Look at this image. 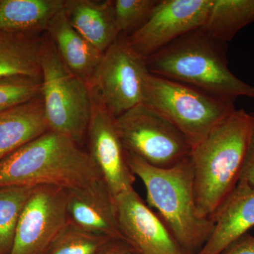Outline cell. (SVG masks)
Returning a JSON list of instances; mask_svg holds the SVG:
<instances>
[{"label": "cell", "mask_w": 254, "mask_h": 254, "mask_svg": "<svg viewBox=\"0 0 254 254\" xmlns=\"http://www.w3.org/2000/svg\"><path fill=\"white\" fill-rule=\"evenodd\" d=\"M252 122L250 113L236 109L191 148L189 158L200 218L213 221L238 185Z\"/></svg>", "instance_id": "obj_1"}, {"label": "cell", "mask_w": 254, "mask_h": 254, "mask_svg": "<svg viewBox=\"0 0 254 254\" xmlns=\"http://www.w3.org/2000/svg\"><path fill=\"white\" fill-rule=\"evenodd\" d=\"M100 179L88 151L68 137L52 131L0 160V187L53 185L69 190Z\"/></svg>", "instance_id": "obj_2"}, {"label": "cell", "mask_w": 254, "mask_h": 254, "mask_svg": "<svg viewBox=\"0 0 254 254\" xmlns=\"http://www.w3.org/2000/svg\"><path fill=\"white\" fill-rule=\"evenodd\" d=\"M126 153L132 173L145 186L149 206L158 210L184 254H198L211 235L214 222L198 216L190 158L162 169Z\"/></svg>", "instance_id": "obj_3"}, {"label": "cell", "mask_w": 254, "mask_h": 254, "mask_svg": "<svg viewBox=\"0 0 254 254\" xmlns=\"http://www.w3.org/2000/svg\"><path fill=\"white\" fill-rule=\"evenodd\" d=\"M227 44L201 28L187 33L146 59L153 74L186 83L223 98H254V86L242 81L228 67Z\"/></svg>", "instance_id": "obj_4"}, {"label": "cell", "mask_w": 254, "mask_h": 254, "mask_svg": "<svg viewBox=\"0 0 254 254\" xmlns=\"http://www.w3.org/2000/svg\"><path fill=\"white\" fill-rule=\"evenodd\" d=\"M235 101L150 71L145 77L143 104L178 128L191 148L236 110Z\"/></svg>", "instance_id": "obj_5"}, {"label": "cell", "mask_w": 254, "mask_h": 254, "mask_svg": "<svg viewBox=\"0 0 254 254\" xmlns=\"http://www.w3.org/2000/svg\"><path fill=\"white\" fill-rule=\"evenodd\" d=\"M40 64L41 95L50 131L82 146L91 116V88L65 66L48 36L43 38Z\"/></svg>", "instance_id": "obj_6"}, {"label": "cell", "mask_w": 254, "mask_h": 254, "mask_svg": "<svg viewBox=\"0 0 254 254\" xmlns=\"http://www.w3.org/2000/svg\"><path fill=\"white\" fill-rule=\"evenodd\" d=\"M125 150L155 168H171L190 156L191 146L178 128L148 105L115 118Z\"/></svg>", "instance_id": "obj_7"}, {"label": "cell", "mask_w": 254, "mask_h": 254, "mask_svg": "<svg viewBox=\"0 0 254 254\" xmlns=\"http://www.w3.org/2000/svg\"><path fill=\"white\" fill-rule=\"evenodd\" d=\"M148 72L146 60L120 35L104 53L90 88L117 118L143 103Z\"/></svg>", "instance_id": "obj_8"}, {"label": "cell", "mask_w": 254, "mask_h": 254, "mask_svg": "<svg viewBox=\"0 0 254 254\" xmlns=\"http://www.w3.org/2000/svg\"><path fill=\"white\" fill-rule=\"evenodd\" d=\"M67 190L34 187L18 220L9 254H46L68 224Z\"/></svg>", "instance_id": "obj_9"}, {"label": "cell", "mask_w": 254, "mask_h": 254, "mask_svg": "<svg viewBox=\"0 0 254 254\" xmlns=\"http://www.w3.org/2000/svg\"><path fill=\"white\" fill-rule=\"evenodd\" d=\"M213 0H160L141 28L127 37L136 53L146 60L190 32L203 27Z\"/></svg>", "instance_id": "obj_10"}, {"label": "cell", "mask_w": 254, "mask_h": 254, "mask_svg": "<svg viewBox=\"0 0 254 254\" xmlns=\"http://www.w3.org/2000/svg\"><path fill=\"white\" fill-rule=\"evenodd\" d=\"M91 95L92 113L86 136L88 153L115 198L133 188L136 177L128 166L115 117L92 91Z\"/></svg>", "instance_id": "obj_11"}, {"label": "cell", "mask_w": 254, "mask_h": 254, "mask_svg": "<svg viewBox=\"0 0 254 254\" xmlns=\"http://www.w3.org/2000/svg\"><path fill=\"white\" fill-rule=\"evenodd\" d=\"M115 205L124 242L136 254H185L163 220L133 187L117 196Z\"/></svg>", "instance_id": "obj_12"}, {"label": "cell", "mask_w": 254, "mask_h": 254, "mask_svg": "<svg viewBox=\"0 0 254 254\" xmlns=\"http://www.w3.org/2000/svg\"><path fill=\"white\" fill-rule=\"evenodd\" d=\"M68 222L90 233L124 241L119 228L115 198L102 179L67 190Z\"/></svg>", "instance_id": "obj_13"}, {"label": "cell", "mask_w": 254, "mask_h": 254, "mask_svg": "<svg viewBox=\"0 0 254 254\" xmlns=\"http://www.w3.org/2000/svg\"><path fill=\"white\" fill-rule=\"evenodd\" d=\"M213 231L197 254H221L222 252L254 227V188H236L213 217Z\"/></svg>", "instance_id": "obj_14"}, {"label": "cell", "mask_w": 254, "mask_h": 254, "mask_svg": "<svg viewBox=\"0 0 254 254\" xmlns=\"http://www.w3.org/2000/svg\"><path fill=\"white\" fill-rule=\"evenodd\" d=\"M46 32L65 66L91 87L104 53L71 26L64 9L52 18Z\"/></svg>", "instance_id": "obj_15"}, {"label": "cell", "mask_w": 254, "mask_h": 254, "mask_svg": "<svg viewBox=\"0 0 254 254\" xmlns=\"http://www.w3.org/2000/svg\"><path fill=\"white\" fill-rule=\"evenodd\" d=\"M64 9L71 26L101 53L120 36L112 0H64Z\"/></svg>", "instance_id": "obj_16"}, {"label": "cell", "mask_w": 254, "mask_h": 254, "mask_svg": "<svg viewBox=\"0 0 254 254\" xmlns=\"http://www.w3.org/2000/svg\"><path fill=\"white\" fill-rule=\"evenodd\" d=\"M48 131L41 95L0 112V160Z\"/></svg>", "instance_id": "obj_17"}, {"label": "cell", "mask_w": 254, "mask_h": 254, "mask_svg": "<svg viewBox=\"0 0 254 254\" xmlns=\"http://www.w3.org/2000/svg\"><path fill=\"white\" fill-rule=\"evenodd\" d=\"M64 6V0H0V32L38 36Z\"/></svg>", "instance_id": "obj_18"}, {"label": "cell", "mask_w": 254, "mask_h": 254, "mask_svg": "<svg viewBox=\"0 0 254 254\" xmlns=\"http://www.w3.org/2000/svg\"><path fill=\"white\" fill-rule=\"evenodd\" d=\"M43 38L0 32V80L15 77L41 79Z\"/></svg>", "instance_id": "obj_19"}, {"label": "cell", "mask_w": 254, "mask_h": 254, "mask_svg": "<svg viewBox=\"0 0 254 254\" xmlns=\"http://www.w3.org/2000/svg\"><path fill=\"white\" fill-rule=\"evenodd\" d=\"M254 22V0H213L203 31L227 44L247 25Z\"/></svg>", "instance_id": "obj_20"}, {"label": "cell", "mask_w": 254, "mask_h": 254, "mask_svg": "<svg viewBox=\"0 0 254 254\" xmlns=\"http://www.w3.org/2000/svg\"><path fill=\"white\" fill-rule=\"evenodd\" d=\"M34 187H0V254H9L16 227Z\"/></svg>", "instance_id": "obj_21"}, {"label": "cell", "mask_w": 254, "mask_h": 254, "mask_svg": "<svg viewBox=\"0 0 254 254\" xmlns=\"http://www.w3.org/2000/svg\"><path fill=\"white\" fill-rule=\"evenodd\" d=\"M113 240L82 230L68 222L46 254H98Z\"/></svg>", "instance_id": "obj_22"}, {"label": "cell", "mask_w": 254, "mask_h": 254, "mask_svg": "<svg viewBox=\"0 0 254 254\" xmlns=\"http://www.w3.org/2000/svg\"><path fill=\"white\" fill-rule=\"evenodd\" d=\"M160 0H114L115 22L120 35L129 36L145 23Z\"/></svg>", "instance_id": "obj_23"}, {"label": "cell", "mask_w": 254, "mask_h": 254, "mask_svg": "<svg viewBox=\"0 0 254 254\" xmlns=\"http://www.w3.org/2000/svg\"><path fill=\"white\" fill-rule=\"evenodd\" d=\"M41 92V79L15 77L0 80V112L35 99Z\"/></svg>", "instance_id": "obj_24"}, {"label": "cell", "mask_w": 254, "mask_h": 254, "mask_svg": "<svg viewBox=\"0 0 254 254\" xmlns=\"http://www.w3.org/2000/svg\"><path fill=\"white\" fill-rule=\"evenodd\" d=\"M250 114L252 122L250 140L246 153L245 163L238 184L254 188V113Z\"/></svg>", "instance_id": "obj_25"}, {"label": "cell", "mask_w": 254, "mask_h": 254, "mask_svg": "<svg viewBox=\"0 0 254 254\" xmlns=\"http://www.w3.org/2000/svg\"><path fill=\"white\" fill-rule=\"evenodd\" d=\"M221 254H254V236L246 233L222 252Z\"/></svg>", "instance_id": "obj_26"}, {"label": "cell", "mask_w": 254, "mask_h": 254, "mask_svg": "<svg viewBox=\"0 0 254 254\" xmlns=\"http://www.w3.org/2000/svg\"><path fill=\"white\" fill-rule=\"evenodd\" d=\"M98 254H136L126 242L113 240Z\"/></svg>", "instance_id": "obj_27"}]
</instances>
